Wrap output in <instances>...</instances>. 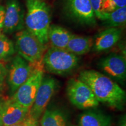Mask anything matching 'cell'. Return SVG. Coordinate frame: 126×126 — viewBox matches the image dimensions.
I'll return each mask as SVG.
<instances>
[{"label": "cell", "instance_id": "1", "mask_svg": "<svg viewBox=\"0 0 126 126\" xmlns=\"http://www.w3.org/2000/svg\"><path fill=\"white\" fill-rule=\"evenodd\" d=\"M79 79L86 83L99 102L121 110L125 104V91L106 75L96 71L84 70L80 72Z\"/></svg>", "mask_w": 126, "mask_h": 126}, {"label": "cell", "instance_id": "2", "mask_svg": "<svg viewBox=\"0 0 126 126\" xmlns=\"http://www.w3.org/2000/svg\"><path fill=\"white\" fill-rule=\"evenodd\" d=\"M26 14L25 25L26 30L46 46L51 19V8L45 0H25Z\"/></svg>", "mask_w": 126, "mask_h": 126}, {"label": "cell", "instance_id": "3", "mask_svg": "<svg viewBox=\"0 0 126 126\" xmlns=\"http://www.w3.org/2000/svg\"><path fill=\"white\" fill-rule=\"evenodd\" d=\"M79 62L77 56L66 49L51 47L44 54L42 63L47 71L57 75H64L72 72Z\"/></svg>", "mask_w": 126, "mask_h": 126}, {"label": "cell", "instance_id": "4", "mask_svg": "<svg viewBox=\"0 0 126 126\" xmlns=\"http://www.w3.org/2000/svg\"><path fill=\"white\" fill-rule=\"evenodd\" d=\"M15 48L19 56L31 64L42 61L46 46L28 30L19 31L15 35Z\"/></svg>", "mask_w": 126, "mask_h": 126}, {"label": "cell", "instance_id": "5", "mask_svg": "<svg viewBox=\"0 0 126 126\" xmlns=\"http://www.w3.org/2000/svg\"><path fill=\"white\" fill-rule=\"evenodd\" d=\"M36 65L29 78L17 89L11 99L28 109H31L34 103L36 94L44 77L42 61Z\"/></svg>", "mask_w": 126, "mask_h": 126}, {"label": "cell", "instance_id": "6", "mask_svg": "<svg viewBox=\"0 0 126 126\" xmlns=\"http://www.w3.org/2000/svg\"><path fill=\"white\" fill-rule=\"evenodd\" d=\"M68 97L74 106L79 109L95 108L99 102L86 83L79 79L72 78L67 83Z\"/></svg>", "mask_w": 126, "mask_h": 126}, {"label": "cell", "instance_id": "7", "mask_svg": "<svg viewBox=\"0 0 126 126\" xmlns=\"http://www.w3.org/2000/svg\"><path fill=\"white\" fill-rule=\"evenodd\" d=\"M64 10L69 18L79 24L94 26L96 23L89 0H64Z\"/></svg>", "mask_w": 126, "mask_h": 126}, {"label": "cell", "instance_id": "8", "mask_svg": "<svg viewBox=\"0 0 126 126\" xmlns=\"http://www.w3.org/2000/svg\"><path fill=\"white\" fill-rule=\"evenodd\" d=\"M57 88V82L52 77L43 78L37 91L32 106L29 109L28 116L35 122H38L43 114Z\"/></svg>", "mask_w": 126, "mask_h": 126}, {"label": "cell", "instance_id": "9", "mask_svg": "<svg viewBox=\"0 0 126 126\" xmlns=\"http://www.w3.org/2000/svg\"><path fill=\"white\" fill-rule=\"evenodd\" d=\"M33 64L16 56L12 59L8 71V82L12 92H15L26 80L34 69Z\"/></svg>", "mask_w": 126, "mask_h": 126}, {"label": "cell", "instance_id": "10", "mask_svg": "<svg viewBox=\"0 0 126 126\" xmlns=\"http://www.w3.org/2000/svg\"><path fill=\"white\" fill-rule=\"evenodd\" d=\"M25 27V11L18 0H8L5 8V14L2 31L11 34L23 29Z\"/></svg>", "mask_w": 126, "mask_h": 126}, {"label": "cell", "instance_id": "11", "mask_svg": "<svg viewBox=\"0 0 126 126\" xmlns=\"http://www.w3.org/2000/svg\"><path fill=\"white\" fill-rule=\"evenodd\" d=\"M98 67L107 76L119 82H124L126 78L125 56L111 53L100 60Z\"/></svg>", "mask_w": 126, "mask_h": 126}, {"label": "cell", "instance_id": "12", "mask_svg": "<svg viewBox=\"0 0 126 126\" xmlns=\"http://www.w3.org/2000/svg\"><path fill=\"white\" fill-rule=\"evenodd\" d=\"M29 109L14 102L12 99L2 102L0 108V117L3 126L18 123L28 117Z\"/></svg>", "mask_w": 126, "mask_h": 126}, {"label": "cell", "instance_id": "13", "mask_svg": "<svg viewBox=\"0 0 126 126\" xmlns=\"http://www.w3.org/2000/svg\"><path fill=\"white\" fill-rule=\"evenodd\" d=\"M122 29L120 28H108L100 32L94 37L92 48L94 51H107L117 44L120 40Z\"/></svg>", "mask_w": 126, "mask_h": 126}, {"label": "cell", "instance_id": "14", "mask_svg": "<svg viewBox=\"0 0 126 126\" xmlns=\"http://www.w3.org/2000/svg\"><path fill=\"white\" fill-rule=\"evenodd\" d=\"M72 34L65 28L55 25H50L47 33L48 40L51 47L65 49Z\"/></svg>", "mask_w": 126, "mask_h": 126}, {"label": "cell", "instance_id": "15", "mask_svg": "<svg viewBox=\"0 0 126 126\" xmlns=\"http://www.w3.org/2000/svg\"><path fill=\"white\" fill-rule=\"evenodd\" d=\"M93 43L92 37L72 34L65 49L75 56H81L91 51Z\"/></svg>", "mask_w": 126, "mask_h": 126}, {"label": "cell", "instance_id": "16", "mask_svg": "<svg viewBox=\"0 0 126 126\" xmlns=\"http://www.w3.org/2000/svg\"><path fill=\"white\" fill-rule=\"evenodd\" d=\"M109 116L97 111H88L80 115L78 126H111Z\"/></svg>", "mask_w": 126, "mask_h": 126}, {"label": "cell", "instance_id": "17", "mask_svg": "<svg viewBox=\"0 0 126 126\" xmlns=\"http://www.w3.org/2000/svg\"><path fill=\"white\" fill-rule=\"evenodd\" d=\"M99 19L101 20L108 28L124 26L126 23V7L111 12H104Z\"/></svg>", "mask_w": 126, "mask_h": 126}, {"label": "cell", "instance_id": "18", "mask_svg": "<svg viewBox=\"0 0 126 126\" xmlns=\"http://www.w3.org/2000/svg\"><path fill=\"white\" fill-rule=\"evenodd\" d=\"M41 126H68L67 117L57 109L46 110L40 119Z\"/></svg>", "mask_w": 126, "mask_h": 126}, {"label": "cell", "instance_id": "19", "mask_svg": "<svg viewBox=\"0 0 126 126\" xmlns=\"http://www.w3.org/2000/svg\"><path fill=\"white\" fill-rule=\"evenodd\" d=\"M15 51L13 42L4 33H0V60L12 56Z\"/></svg>", "mask_w": 126, "mask_h": 126}, {"label": "cell", "instance_id": "20", "mask_svg": "<svg viewBox=\"0 0 126 126\" xmlns=\"http://www.w3.org/2000/svg\"><path fill=\"white\" fill-rule=\"evenodd\" d=\"M124 7H126V0H103L102 11L111 12Z\"/></svg>", "mask_w": 126, "mask_h": 126}, {"label": "cell", "instance_id": "21", "mask_svg": "<svg viewBox=\"0 0 126 126\" xmlns=\"http://www.w3.org/2000/svg\"><path fill=\"white\" fill-rule=\"evenodd\" d=\"M92 5L96 18L99 19L103 13L102 11V5L103 0H89Z\"/></svg>", "mask_w": 126, "mask_h": 126}, {"label": "cell", "instance_id": "22", "mask_svg": "<svg viewBox=\"0 0 126 126\" xmlns=\"http://www.w3.org/2000/svg\"><path fill=\"white\" fill-rule=\"evenodd\" d=\"M7 72L8 70L4 64L0 63V92L3 89L5 80L7 76Z\"/></svg>", "mask_w": 126, "mask_h": 126}, {"label": "cell", "instance_id": "23", "mask_svg": "<svg viewBox=\"0 0 126 126\" xmlns=\"http://www.w3.org/2000/svg\"><path fill=\"white\" fill-rule=\"evenodd\" d=\"M37 122L33 120L28 116V117L22 122L18 123L8 126H37Z\"/></svg>", "mask_w": 126, "mask_h": 126}, {"label": "cell", "instance_id": "24", "mask_svg": "<svg viewBox=\"0 0 126 126\" xmlns=\"http://www.w3.org/2000/svg\"><path fill=\"white\" fill-rule=\"evenodd\" d=\"M5 14V8L4 6L0 5V33L2 31Z\"/></svg>", "mask_w": 126, "mask_h": 126}, {"label": "cell", "instance_id": "25", "mask_svg": "<svg viewBox=\"0 0 126 126\" xmlns=\"http://www.w3.org/2000/svg\"><path fill=\"white\" fill-rule=\"evenodd\" d=\"M126 117H124V119H123V120L121 122H122V124H119V126H126Z\"/></svg>", "mask_w": 126, "mask_h": 126}, {"label": "cell", "instance_id": "26", "mask_svg": "<svg viewBox=\"0 0 126 126\" xmlns=\"http://www.w3.org/2000/svg\"><path fill=\"white\" fill-rule=\"evenodd\" d=\"M0 126H3V123H2V120H1V117H0Z\"/></svg>", "mask_w": 126, "mask_h": 126}, {"label": "cell", "instance_id": "27", "mask_svg": "<svg viewBox=\"0 0 126 126\" xmlns=\"http://www.w3.org/2000/svg\"><path fill=\"white\" fill-rule=\"evenodd\" d=\"M2 101L1 100H0V108H1V105H2Z\"/></svg>", "mask_w": 126, "mask_h": 126}, {"label": "cell", "instance_id": "28", "mask_svg": "<svg viewBox=\"0 0 126 126\" xmlns=\"http://www.w3.org/2000/svg\"></svg>", "mask_w": 126, "mask_h": 126}, {"label": "cell", "instance_id": "29", "mask_svg": "<svg viewBox=\"0 0 126 126\" xmlns=\"http://www.w3.org/2000/svg\"></svg>", "mask_w": 126, "mask_h": 126}]
</instances>
